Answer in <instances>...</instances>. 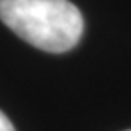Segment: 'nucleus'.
<instances>
[{"mask_svg": "<svg viewBox=\"0 0 131 131\" xmlns=\"http://www.w3.org/2000/svg\"><path fill=\"white\" fill-rule=\"evenodd\" d=\"M0 20L49 53L72 49L83 32L82 14L68 0H0Z\"/></svg>", "mask_w": 131, "mask_h": 131, "instance_id": "nucleus-1", "label": "nucleus"}, {"mask_svg": "<svg viewBox=\"0 0 131 131\" xmlns=\"http://www.w3.org/2000/svg\"><path fill=\"white\" fill-rule=\"evenodd\" d=\"M0 131H15L14 126H12V123H10V119L2 111H0Z\"/></svg>", "mask_w": 131, "mask_h": 131, "instance_id": "nucleus-2", "label": "nucleus"}, {"mask_svg": "<svg viewBox=\"0 0 131 131\" xmlns=\"http://www.w3.org/2000/svg\"><path fill=\"white\" fill-rule=\"evenodd\" d=\"M129 131H131V129H129Z\"/></svg>", "mask_w": 131, "mask_h": 131, "instance_id": "nucleus-3", "label": "nucleus"}]
</instances>
